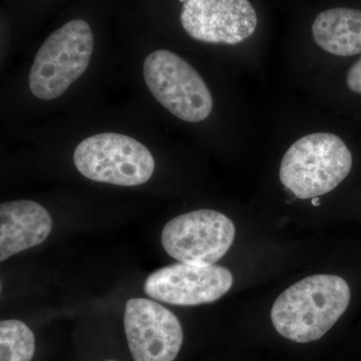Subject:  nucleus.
I'll return each instance as SVG.
<instances>
[{"label": "nucleus", "instance_id": "f257e3e1", "mask_svg": "<svg viewBox=\"0 0 361 361\" xmlns=\"http://www.w3.org/2000/svg\"><path fill=\"white\" fill-rule=\"evenodd\" d=\"M350 289L336 275H313L282 292L271 310L273 326L298 343L318 341L348 310Z\"/></svg>", "mask_w": 361, "mask_h": 361}, {"label": "nucleus", "instance_id": "f03ea898", "mask_svg": "<svg viewBox=\"0 0 361 361\" xmlns=\"http://www.w3.org/2000/svg\"><path fill=\"white\" fill-rule=\"evenodd\" d=\"M353 155L338 135L316 133L297 140L280 165L282 184L298 199L329 193L348 177Z\"/></svg>", "mask_w": 361, "mask_h": 361}, {"label": "nucleus", "instance_id": "7ed1b4c3", "mask_svg": "<svg viewBox=\"0 0 361 361\" xmlns=\"http://www.w3.org/2000/svg\"><path fill=\"white\" fill-rule=\"evenodd\" d=\"M94 35L87 21L73 20L52 32L37 51L28 78L33 96L52 101L89 68Z\"/></svg>", "mask_w": 361, "mask_h": 361}, {"label": "nucleus", "instance_id": "20e7f679", "mask_svg": "<svg viewBox=\"0 0 361 361\" xmlns=\"http://www.w3.org/2000/svg\"><path fill=\"white\" fill-rule=\"evenodd\" d=\"M73 163L87 179L118 186L145 184L155 171V160L146 146L116 133L90 135L80 142Z\"/></svg>", "mask_w": 361, "mask_h": 361}, {"label": "nucleus", "instance_id": "39448f33", "mask_svg": "<svg viewBox=\"0 0 361 361\" xmlns=\"http://www.w3.org/2000/svg\"><path fill=\"white\" fill-rule=\"evenodd\" d=\"M142 73L151 94L180 120L200 123L212 113V94L205 80L174 52H152L145 59Z\"/></svg>", "mask_w": 361, "mask_h": 361}, {"label": "nucleus", "instance_id": "423d86ee", "mask_svg": "<svg viewBox=\"0 0 361 361\" xmlns=\"http://www.w3.org/2000/svg\"><path fill=\"white\" fill-rule=\"evenodd\" d=\"M235 234L236 229L229 217L218 211L201 209L169 221L161 233V244L179 262L210 266L224 257Z\"/></svg>", "mask_w": 361, "mask_h": 361}, {"label": "nucleus", "instance_id": "0eeeda50", "mask_svg": "<svg viewBox=\"0 0 361 361\" xmlns=\"http://www.w3.org/2000/svg\"><path fill=\"white\" fill-rule=\"evenodd\" d=\"M123 326L135 361H174L183 344L177 316L161 304L132 298L126 304Z\"/></svg>", "mask_w": 361, "mask_h": 361}, {"label": "nucleus", "instance_id": "6e6552de", "mask_svg": "<svg viewBox=\"0 0 361 361\" xmlns=\"http://www.w3.org/2000/svg\"><path fill=\"white\" fill-rule=\"evenodd\" d=\"M233 275L222 266L175 263L152 273L144 290L151 298L173 305L211 303L231 289Z\"/></svg>", "mask_w": 361, "mask_h": 361}, {"label": "nucleus", "instance_id": "1a4fd4ad", "mask_svg": "<svg viewBox=\"0 0 361 361\" xmlns=\"http://www.w3.org/2000/svg\"><path fill=\"white\" fill-rule=\"evenodd\" d=\"M180 23L198 42L238 44L253 35L258 18L249 0H187Z\"/></svg>", "mask_w": 361, "mask_h": 361}, {"label": "nucleus", "instance_id": "9d476101", "mask_svg": "<svg viewBox=\"0 0 361 361\" xmlns=\"http://www.w3.org/2000/svg\"><path fill=\"white\" fill-rule=\"evenodd\" d=\"M52 230L49 213L30 200L9 201L0 206V260L42 244Z\"/></svg>", "mask_w": 361, "mask_h": 361}, {"label": "nucleus", "instance_id": "9b49d317", "mask_svg": "<svg viewBox=\"0 0 361 361\" xmlns=\"http://www.w3.org/2000/svg\"><path fill=\"white\" fill-rule=\"evenodd\" d=\"M312 35L318 47L334 56L361 54V11L337 7L322 11L313 23Z\"/></svg>", "mask_w": 361, "mask_h": 361}, {"label": "nucleus", "instance_id": "f8f14e48", "mask_svg": "<svg viewBox=\"0 0 361 361\" xmlns=\"http://www.w3.org/2000/svg\"><path fill=\"white\" fill-rule=\"evenodd\" d=\"M35 353V334L20 320L0 323V361H32Z\"/></svg>", "mask_w": 361, "mask_h": 361}, {"label": "nucleus", "instance_id": "ddd939ff", "mask_svg": "<svg viewBox=\"0 0 361 361\" xmlns=\"http://www.w3.org/2000/svg\"><path fill=\"white\" fill-rule=\"evenodd\" d=\"M346 84L349 90L356 94H361V58L349 68L346 75Z\"/></svg>", "mask_w": 361, "mask_h": 361}, {"label": "nucleus", "instance_id": "4468645a", "mask_svg": "<svg viewBox=\"0 0 361 361\" xmlns=\"http://www.w3.org/2000/svg\"><path fill=\"white\" fill-rule=\"evenodd\" d=\"M312 204H313V205H314V206H318V205H320V204H322V203H320V201H319V200H317V199H315V198H314V199H313V200H312Z\"/></svg>", "mask_w": 361, "mask_h": 361}, {"label": "nucleus", "instance_id": "2eb2a0df", "mask_svg": "<svg viewBox=\"0 0 361 361\" xmlns=\"http://www.w3.org/2000/svg\"><path fill=\"white\" fill-rule=\"evenodd\" d=\"M180 2H182L183 4H185V2L187 1V0H179Z\"/></svg>", "mask_w": 361, "mask_h": 361}, {"label": "nucleus", "instance_id": "dca6fc26", "mask_svg": "<svg viewBox=\"0 0 361 361\" xmlns=\"http://www.w3.org/2000/svg\"><path fill=\"white\" fill-rule=\"evenodd\" d=\"M106 361H116V360H106Z\"/></svg>", "mask_w": 361, "mask_h": 361}]
</instances>
